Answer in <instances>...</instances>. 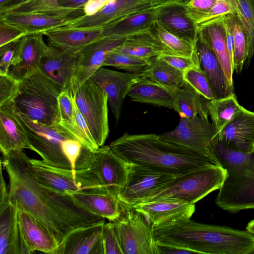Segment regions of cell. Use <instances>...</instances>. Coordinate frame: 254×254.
I'll return each mask as SVG.
<instances>
[{
	"label": "cell",
	"mask_w": 254,
	"mask_h": 254,
	"mask_svg": "<svg viewBox=\"0 0 254 254\" xmlns=\"http://www.w3.org/2000/svg\"><path fill=\"white\" fill-rule=\"evenodd\" d=\"M1 163L9 177L10 202L34 218L59 247L74 230L105 219L78 203L71 195L56 192L40 183L31 159L23 150L2 155Z\"/></svg>",
	"instance_id": "cell-1"
},
{
	"label": "cell",
	"mask_w": 254,
	"mask_h": 254,
	"mask_svg": "<svg viewBox=\"0 0 254 254\" xmlns=\"http://www.w3.org/2000/svg\"><path fill=\"white\" fill-rule=\"evenodd\" d=\"M109 146L115 154L129 164L175 176L215 165L200 154L164 141L154 133L125 132Z\"/></svg>",
	"instance_id": "cell-2"
},
{
	"label": "cell",
	"mask_w": 254,
	"mask_h": 254,
	"mask_svg": "<svg viewBox=\"0 0 254 254\" xmlns=\"http://www.w3.org/2000/svg\"><path fill=\"white\" fill-rule=\"evenodd\" d=\"M215 155L227 176L219 189L215 203L233 213L254 209V151L245 153L230 149L217 138Z\"/></svg>",
	"instance_id": "cell-3"
},
{
	"label": "cell",
	"mask_w": 254,
	"mask_h": 254,
	"mask_svg": "<svg viewBox=\"0 0 254 254\" xmlns=\"http://www.w3.org/2000/svg\"><path fill=\"white\" fill-rule=\"evenodd\" d=\"M62 91L54 81L41 72L20 82L13 101L15 111L41 124L50 126L60 123L58 97Z\"/></svg>",
	"instance_id": "cell-4"
},
{
	"label": "cell",
	"mask_w": 254,
	"mask_h": 254,
	"mask_svg": "<svg viewBox=\"0 0 254 254\" xmlns=\"http://www.w3.org/2000/svg\"><path fill=\"white\" fill-rule=\"evenodd\" d=\"M226 176V169L216 165L177 176L143 202L171 199L193 204L211 192L219 190Z\"/></svg>",
	"instance_id": "cell-5"
},
{
	"label": "cell",
	"mask_w": 254,
	"mask_h": 254,
	"mask_svg": "<svg viewBox=\"0 0 254 254\" xmlns=\"http://www.w3.org/2000/svg\"><path fill=\"white\" fill-rule=\"evenodd\" d=\"M16 113L26 134L30 150L36 152L44 161L51 165L72 169L63 151L68 140L77 138L72 132L60 123L45 125L22 114Z\"/></svg>",
	"instance_id": "cell-6"
},
{
	"label": "cell",
	"mask_w": 254,
	"mask_h": 254,
	"mask_svg": "<svg viewBox=\"0 0 254 254\" xmlns=\"http://www.w3.org/2000/svg\"><path fill=\"white\" fill-rule=\"evenodd\" d=\"M87 168L106 193L117 196L127 183L129 164L115 154L109 145L93 151L83 146L74 169Z\"/></svg>",
	"instance_id": "cell-7"
},
{
	"label": "cell",
	"mask_w": 254,
	"mask_h": 254,
	"mask_svg": "<svg viewBox=\"0 0 254 254\" xmlns=\"http://www.w3.org/2000/svg\"><path fill=\"white\" fill-rule=\"evenodd\" d=\"M31 161L38 180L56 192L68 195L78 192L106 193L88 168L73 170L53 166L43 160L31 159Z\"/></svg>",
	"instance_id": "cell-8"
},
{
	"label": "cell",
	"mask_w": 254,
	"mask_h": 254,
	"mask_svg": "<svg viewBox=\"0 0 254 254\" xmlns=\"http://www.w3.org/2000/svg\"><path fill=\"white\" fill-rule=\"evenodd\" d=\"M161 139L188 148L221 166L213 149L218 133L208 119L196 116L181 117L178 125L173 130L159 135Z\"/></svg>",
	"instance_id": "cell-9"
},
{
	"label": "cell",
	"mask_w": 254,
	"mask_h": 254,
	"mask_svg": "<svg viewBox=\"0 0 254 254\" xmlns=\"http://www.w3.org/2000/svg\"><path fill=\"white\" fill-rule=\"evenodd\" d=\"M121 206L122 214L113 223L123 254H158L151 225L131 206L122 202Z\"/></svg>",
	"instance_id": "cell-10"
},
{
	"label": "cell",
	"mask_w": 254,
	"mask_h": 254,
	"mask_svg": "<svg viewBox=\"0 0 254 254\" xmlns=\"http://www.w3.org/2000/svg\"><path fill=\"white\" fill-rule=\"evenodd\" d=\"M72 93L95 143L99 147L103 146L109 133L106 94L90 78Z\"/></svg>",
	"instance_id": "cell-11"
},
{
	"label": "cell",
	"mask_w": 254,
	"mask_h": 254,
	"mask_svg": "<svg viewBox=\"0 0 254 254\" xmlns=\"http://www.w3.org/2000/svg\"><path fill=\"white\" fill-rule=\"evenodd\" d=\"M162 6L163 5L143 0H116L107 3L95 14L74 18L63 27L78 29L105 30L133 15Z\"/></svg>",
	"instance_id": "cell-12"
},
{
	"label": "cell",
	"mask_w": 254,
	"mask_h": 254,
	"mask_svg": "<svg viewBox=\"0 0 254 254\" xmlns=\"http://www.w3.org/2000/svg\"><path fill=\"white\" fill-rule=\"evenodd\" d=\"M129 164L127 183L117 194L121 202L129 206L144 202L176 177L141 166Z\"/></svg>",
	"instance_id": "cell-13"
},
{
	"label": "cell",
	"mask_w": 254,
	"mask_h": 254,
	"mask_svg": "<svg viewBox=\"0 0 254 254\" xmlns=\"http://www.w3.org/2000/svg\"><path fill=\"white\" fill-rule=\"evenodd\" d=\"M126 39L103 35L82 48L75 68L71 92L73 93L89 79L102 66L110 53L122 45Z\"/></svg>",
	"instance_id": "cell-14"
},
{
	"label": "cell",
	"mask_w": 254,
	"mask_h": 254,
	"mask_svg": "<svg viewBox=\"0 0 254 254\" xmlns=\"http://www.w3.org/2000/svg\"><path fill=\"white\" fill-rule=\"evenodd\" d=\"M43 35L42 33L27 34L16 42L8 74L21 81L40 72V61L48 46L44 41Z\"/></svg>",
	"instance_id": "cell-15"
},
{
	"label": "cell",
	"mask_w": 254,
	"mask_h": 254,
	"mask_svg": "<svg viewBox=\"0 0 254 254\" xmlns=\"http://www.w3.org/2000/svg\"><path fill=\"white\" fill-rule=\"evenodd\" d=\"M141 74L122 72L101 66L90 78L105 92L111 111L118 123L125 97Z\"/></svg>",
	"instance_id": "cell-16"
},
{
	"label": "cell",
	"mask_w": 254,
	"mask_h": 254,
	"mask_svg": "<svg viewBox=\"0 0 254 254\" xmlns=\"http://www.w3.org/2000/svg\"><path fill=\"white\" fill-rule=\"evenodd\" d=\"M80 52L61 50L48 45L40 61V72L57 84L62 91H71Z\"/></svg>",
	"instance_id": "cell-17"
},
{
	"label": "cell",
	"mask_w": 254,
	"mask_h": 254,
	"mask_svg": "<svg viewBox=\"0 0 254 254\" xmlns=\"http://www.w3.org/2000/svg\"><path fill=\"white\" fill-rule=\"evenodd\" d=\"M131 206L144 216L152 228L190 219L195 209L194 204L171 199H159Z\"/></svg>",
	"instance_id": "cell-18"
},
{
	"label": "cell",
	"mask_w": 254,
	"mask_h": 254,
	"mask_svg": "<svg viewBox=\"0 0 254 254\" xmlns=\"http://www.w3.org/2000/svg\"><path fill=\"white\" fill-rule=\"evenodd\" d=\"M198 29L196 48L200 67L211 89L214 99L226 97L233 93L222 67L206 34Z\"/></svg>",
	"instance_id": "cell-19"
},
{
	"label": "cell",
	"mask_w": 254,
	"mask_h": 254,
	"mask_svg": "<svg viewBox=\"0 0 254 254\" xmlns=\"http://www.w3.org/2000/svg\"><path fill=\"white\" fill-rule=\"evenodd\" d=\"M18 223L20 254H30L38 251L56 254L59 246L51 234L32 216L19 210Z\"/></svg>",
	"instance_id": "cell-20"
},
{
	"label": "cell",
	"mask_w": 254,
	"mask_h": 254,
	"mask_svg": "<svg viewBox=\"0 0 254 254\" xmlns=\"http://www.w3.org/2000/svg\"><path fill=\"white\" fill-rule=\"evenodd\" d=\"M227 148L241 152L254 151V112L244 108L218 135Z\"/></svg>",
	"instance_id": "cell-21"
},
{
	"label": "cell",
	"mask_w": 254,
	"mask_h": 254,
	"mask_svg": "<svg viewBox=\"0 0 254 254\" xmlns=\"http://www.w3.org/2000/svg\"><path fill=\"white\" fill-rule=\"evenodd\" d=\"M105 220L70 232L56 254H104L102 233Z\"/></svg>",
	"instance_id": "cell-22"
},
{
	"label": "cell",
	"mask_w": 254,
	"mask_h": 254,
	"mask_svg": "<svg viewBox=\"0 0 254 254\" xmlns=\"http://www.w3.org/2000/svg\"><path fill=\"white\" fill-rule=\"evenodd\" d=\"M30 149V144L18 119L13 102L0 107V150L2 155L15 150Z\"/></svg>",
	"instance_id": "cell-23"
},
{
	"label": "cell",
	"mask_w": 254,
	"mask_h": 254,
	"mask_svg": "<svg viewBox=\"0 0 254 254\" xmlns=\"http://www.w3.org/2000/svg\"><path fill=\"white\" fill-rule=\"evenodd\" d=\"M156 21L178 37L191 43L195 42L197 27L187 15L184 4H170L157 8Z\"/></svg>",
	"instance_id": "cell-24"
},
{
	"label": "cell",
	"mask_w": 254,
	"mask_h": 254,
	"mask_svg": "<svg viewBox=\"0 0 254 254\" xmlns=\"http://www.w3.org/2000/svg\"><path fill=\"white\" fill-rule=\"evenodd\" d=\"M180 89L172 88L140 76L132 86L127 96L134 102L173 110Z\"/></svg>",
	"instance_id": "cell-25"
},
{
	"label": "cell",
	"mask_w": 254,
	"mask_h": 254,
	"mask_svg": "<svg viewBox=\"0 0 254 254\" xmlns=\"http://www.w3.org/2000/svg\"><path fill=\"white\" fill-rule=\"evenodd\" d=\"M18 212L8 194L0 195V254H20Z\"/></svg>",
	"instance_id": "cell-26"
},
{
	"label": "cell",
	"mask_w": 254,
	"mask_h": 254,
	"mask_svg": "<svg viewBox=\"0 0 254 254\" xmlns=\"http://www.w3.org/2000/svg\"><path fill=\"white\" fill-rule=\"evenodd\" d=\"M103 30L78 29L64 27L43 33L48 38V45L63 50L79 51L103 36Z\"/></svg>",
	"instance_id": "cell-27"
},
{
	"label": "cell",
	"mask_w": 254,
	"mask_h": 254,
	"mask_svg": "<svg viewBox=\"0 0 254 254\" xmlns=\"http://www.w3.org/2000/svg\"><path fill=\"white\" fill-rule=\"evenodd\" d=\"M71 19L38 13L0 14V21L15 26L27 34L42 33L65 26Z\"/></svg>",
	"instance_id": "cell-28"
},
{
	"label": "cell",
	"mask_w": 254,
	"mask_h": 254,
	"mask_svg": "<svg viewBox=\"0 0 254 254\" xmlns=\"http://www.w3.org/2000/svg\"><path fill=\"white\" fill-rule=\"evenodd\" d=\"M71 195L78 203L110 222L117 220L122 214L121 202L117 195L99 192H78Z\"/></svg>",
	"instance_id": "cell-29"
},
{
	"label": "cell",
	"mask_w": 254,
	"mask_h": 254,
	"mask_svg": "<svg viewBox=\"0 0 254 254\" xmlns=\"http://www.w3.org/2000/svg\"><path fill=\"white\" fill-rule=\"evenodd\" d=\"M221 17L197 28L201 29L208 38L222 67L228 83L234 89L233 74L234 71L230 63L226 44L225 30Z\"/></svg>",
	"instance_id": "cell-30"
},
{
	"label": "cell",
	"mask_w": 254,
	"mask_h": 254,
	"mask_svg": "<svg viewBox=\"0 0 254 254\" xmlns=\"http://www.w3.org/2000/svg\"><path fill=\"white\" fill-rule=\"evenodd\" d=\"M114 51L146 61L165 54L150 29L127 37L124 43Z\"/></svg>",
	"instance_id": "cell-31"
},
{
	"label": "cell",
	"mask_w": 254,
	"mask_h": 254,
	"mask_svg": "<svg viewBox=\"0 0 254 254\" xmlns=\"http://www.w3.org/2000/svg\"><path fill=\"white\" fill-rule=\"evenodd\" d=\"M141 76L177 89L181 88L185 83L184 73L168 64L159 56L148 60Z\"/></svg>",
	"instance_id": "cell-32"
},
{
	"label": "cell",
	"mask_w": 254,
	"mask_h": 254,
	"mask_svg": "<svg viewBox=\"0 0 254 254\" xmlns=\"http://www.w3.org/2000/svg\"><path fill=\"white\" fill-rule=\"evenodd\" d=\"M5 13H38L71 20L85 15L83 8L73 9L62 7L59 4V0H29L3 14Z\"/></svg>",
	"instance_id": "cell-33"
},
{
	"label": "cell",
	"mask_w": 254,
	"mask_h": 254,
	"mask_svg": "<svg viewBox=\"0 0 254 254\" xmlns=\"http://www.w3.org/2000/svg\"><path fill=\"white\" fill-rule=\"evenodd\" d=\"M208 101L185 82L180 89L173 110L181 117L194 118L199 116L208 119Z\"/></svg>",
	"instance_id": "cell-34"
},
{
	"label": "cell",
	"mask_w": 254,
	"mask_h": 254,
	"mask_svg": "<svg viewBox=\"0 0 254 254\" xmlns=\"http://www.w3.org/2000/svg\"><path fill=\"white\" fill-rule=\"evenodd\" d=\"M150 30L165 54L190 58L197 56L196 40L194 43L184 40L167 31L156 20Z\"/></svg>",
	"instance_id": "cell-35"
},
{
	"label": "cell",
	"mask_w": 254,
	"mask_h": 254,
	"mask_svg": "<svg viewBox=\"0 0 254 254\" xmlns=\"http://www.w3.org/2000/svg\"><path fill=\"white\" fill-rule=\"evenodd\" d=\"M157 8L135 14L110 28L103 30V35L126 38L148 30L156 20Z\"/></svg>",
	"instance_id": "cell-36"
},
{
	"label": "cell",
	"mask_w": 254,
	"mask_h": 254,
	"mask_svg": "<svg viewBox=\"0 0 254 254\" xmlns=\"http://www.w3.org/2000/svg\"><path fill=\"white\" fill-rule=\"evenodd\" d=\"M243 108L235 93L225 98L208 101V114L218 135Z\"/></svg>",
	"instance_id": "cell-37"
},
{
	"label": "cell",
	"mask_w": 254,
	"mask_h": 254,
	"mask_svg": "<svg viewBox=\"0 0 254 254\" xmlns=\"http://www.w3.org/2000/svg\"><path fill=\"white\" fill-rule=\"evenodd\" d=\"M234 38V69L240 73L248 57L246 35L239 17L236 13L227 14Z\"/></svg>",
	"instance_id": "cell-38"
},
{
	"label": "cell",
	"mask_w": 254,
	"mask_h": 254,
	"mask_svg": "<svg viewBox=\"0 0 254 254\" xmlns=\"http://www.w3.org/2000/svg\"><path fill=\"white\" fill-rule=\"evenodd\" d=\"M239 13L237 14L245 30L248 47L246 61L248 66L254 56V0H237Z\"/></svg>",
	"instance_id": "cell-39"
},
{
	"label": "cell",
	"mask_w": 254,
	"mask_h": 254,
	"mask_svg": "<svg viewBox=\"0 0 254 254\" xmlns=\"http://www.w3.org/2000/svg\"><path fill=\"white\" fill-rule=\"evenodd\" d=\"M148 61L113 51L106 58L102 66H113L127 72L141 74L146 67Z\"/></svg>",
	"instance_id": "cell-40"
},
{
	"label": "cell",
	"mask_w": 254,
	"mask_h": 254,
	"mask_svg": "<svg viewBox=\"0 0 254 254\" xmlns=\"http://www.w3.org/2000/svg\"><path fill=\"white\" fill-rule=\"evenodd\" d=\"M58 103L60 123L72 132L80 141L74 109L72 92L67 90L62 91L58 97Z\"/></svg>",
	"instance_id": "cell-41"
},
{
	"label": "cell",
	"mask_w": 254,
	"mask_h": 254,
	"mask_svg": "<svg viewBox=\"0 0 254 254\" xmlns=\"http://www.w3.org/2000/svg\"><path fill=\"white\" fill-rule=\"evenodd\" d=\"M184 79L198 93L208 100L214 99L208 80L201 67L190 68L184 72Z\"/></svg>",
	"instance_id": "cell-42"
},
{
	"label": "cell",
	"mask_w": 254,
	"mask_h": 254,
	"mask_svg": "<svg viewBox=\"0 0 254 254\" xmlns=\"http://www.w3.org/2000/svg\"><path fill=\"white\" fill-rule=\"evenodd\" d=\"M234 13H239L237 0H218L211 9L196 25L199 28L217 18Z\"/></svg>",
	"instance_id": "cell-43"
},
{
	"label": "cell",
	"mask_w": 254,
	"mask_h": 254,
	"mask_svg": "<svg viewBox=\"0 0 254 254\" xmlns=\"http://www.w3.org/2000/svg\"><path fill=\"white\" fill-rule=\"evenodd\" d=\"M20 82L8 74L0 75V107L13 101L18 94Z\"/></svg>",
	"instance_id": "cell-44"
},
{
	"label": "cell",
	"mask_w": 254,
	"mask_h": 254,
	"mask_svg": "<svg viewBox=\"0 0 254 254\" xmlns=\"http://www.w3.org/2000/svg\"><path fill=\"white\" fill-rule=\"evenodd\" d=\"M217 0H190L184 4V6L187 15L196 24L211 9Z\"/></svg>",
	"instance_id": "cell-45"
},
{
	"label": "cell",
	"mask_w": 254,
	"mask_h": 254,
	"mask_svg": "<svg viewBox=\"0 0 254 254\" xmlns=\"http://www.w3.org/2000/svg\"><path fill=\"white\" fill-rule=\"evenodd\" d=\"M73 106L79 137L84 146L93 151L99 147L95 143L87 124L80 112L73 97Z\"/></svg>",
	"instance_id": "cell-46"
},
{
	"label": "cell",
	"mask_w": 254,
	"mask_h": 254,
	"mask_svg": "<svg viewBox=\"0 0 254 254\" xmlns=\"http://www.w3.org/2000/svg\"><path fill=\"white\" fill-rule=\"evenodd\" d=\"M104 254H123L113 222L105 223L102 233Z\"/></svg>",
	"instance_id": "cell-47"
},
{
	"label": "cell",
	"mask_w": 254,
	"mask_h": 254,
	"mask_svg": "<svg viewBox=\"0 0 254 254\" xmlns=\"http://www.w3.org/2000/svg\"><path fill=\"white\" fill-rule=\"evenodd\" d=\"M159 57L183 73L192 68L200 67L198 55L193 58L168 54L162 55Z\"/></svg>",
	"instance_id": "cell-48"
},
{
	"label": "cell",
	"mask_w": 254,
	"mask_h": 254,
	"mask_svg": "<svg viewBox=\"0 0 254 254\" xmlns=\"http://www.w3.org/2000/svg\"><path fill=\"white\" fill-rule=\"evenodd\" d=\"M25 35L22 29L0 21V47L16 42Z\"/></svg>",
	"instance_id": "cell-49"
},
{
	"label": "cell",
	"mask_w": 254,
	"mask_h": 254,
	"mask_svg": "<svg viewBox=\"0 0 254 254\" xmlns=\"http://www.w3.org/2000/svg\"><path fill=\"white\" fill-rule=\"evenodd\" d=\"M16 42L0 47V75L8 73L14 56Z\"/></svg>",
	"instance_id": "cell-50"
},
{
	"label": "cell",
	"mask_w": 254,
	"mask_h": 254,
	"mask_svg": "<svg viewBox=\"0 0 254 254\" xmlns=\"http://www.w3.org/2000/svg\"><path fill=\"white\" fill-rule=\"evenodd\" d=\"M158 254H192L194 251L178 246L156 243Z\"/></svg>",
	"instance_id": "cell-51"
},
{
	"label": "cell",
	"mask_w": 254,
	"mask_h": 254,
	"mask_svg": "<svg viewBox=\"0 0 254 254\" xmlns=\"http://www.w3.org/2000/svg\"><path fill=\"white\" fill-rule=\"evenodd\" d=\"M105 5L106 3L104 2L89 0L83 8L85 15H93Z\"/></svg>",
	"instance_id": "cell-52"
},
{
	"label": "cell",
	"mask_w": 254,
	"mask_h": 254,
	"mask_svg": "<svg viewBox=\"0 0 254 254\" xmlns=\"http://www.w3.org/2000/svg\"><path fill=\"white\" fill-rule=\"evenodd\" d=\"M89 0H59L62 7L73 9H82Z\"/></svg>",
	"instance_id": "cell-53"
},
{
	"label": "cell",
	"mask_w": 254,
	"mask_h": 254,
	"mask_svg": "<svg viewBox=\"0 0 254 254\" xmlns=\"http://www.w3.org/2000/svg\"><path fill=\"white\" fill-rule=\"evenodd\" d=\"M29 0H6L0 4V14Z\"/></svg>",
	"instance_id": "cell-54"
},
{
	"label": "cell",
	"mask_w": 254,
	"mask_h": 254,
	"mask_svg": "<svg viewBox=\"0 0 254 254\" xmlns=\"http://www.w3.org/2000/svg\"><path fill=\"white\" fill-rule=\"evenodd\" d=\"M152 3L165 5L173 3H182L185 4L186 2L190 0H143Z\"/></svg>",
	"instance_id": "cell-55"
},
{
	"label": "cell",
	"mask_w": 254,
	"mask_h": 254,
	"mask_svg": "<svg viewBox=\"0 0 254 254\" xmlns=\"http://www.w3.org/2000/svg\"><path fill=\"white\" fill-rule=\"evenodd\" d=\"M246 230L254 235V219L248 224Z\"/></svg>",
	"instance_id": "cell-56"
},
{
	"label": "cell",
	"mask_w": 254,
	"mask_h": 254,
	"mask_svg": "<svg viewBox=\"0 0 254 254\" xmlns=\"http://www.w3.org/2000/svg\"><path fill=\"white\" fill-rule=\"evenodd\" d=\"M90 0L104 2V3H106V4L107 3V0Z\"/></svg>",
	"instance_id": "cell-57"
},
{
	"label": "cell",
	"mask_w": 254,
	"mask_h": 254,
	"mask_svg": "<svg viewBox=\"0 0 254 254\" xmlns=\"http://www.w3.org/2000/svg\"><path fill=\"white\" fill-rule=\"evenodd\" d=\"M6 0H0V4L4 2Z\"/></svg>",
	"instance_id": "cell-58"
}]
</instances>
